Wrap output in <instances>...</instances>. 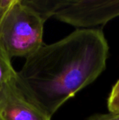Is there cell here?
I'll use <instances>...</instances> for the list:
<instances>
[{"label":"cell","instance_id":"cell-3","mask_svg":"<svg viewBox=\"0 0 119 120\" xmlns=\"http://www.w3.org/2000/svg\"><path fill=\"white\" fill-rule=\"evenodd\" d=\"M119 16V0H65L54 18L78 29H92Z\"/></svg>","mask_w":119,"mask_h":120},{"label":"cell","instance_id":"cell-6","mask_svg":"<svg viewBox=\"0 0 119 120\" xmlns=\"http://www.w3.org/2000/svg\"><path fill=\"white\" fill-rule=\"evenodd\" d=\"M16 77L17 72L13 68L11 58L0 42V90Z\"/></svg>","mask_w":119,"mask_h":120},{"label":"cell","instance_id":"cell-8","mask_svg":"<svg viewBox=\"0 0 119 120\" xmlns=\"http://www.w3.org/2000/svg\"><path fill=\"white\" fill-rule=\"evenodd\" d=\"M18 0H0V26Z\"/></svg>","mask_w":119,"mask_h":120},{"label":"cell","instance_id":"cell-1","mask_svg":"<svg viewBox=\"0 0 119 120\" xmlns=\"http://www.w3.org/2000/svg\"><path fill=\"white\" fill-rule=\"evenodd\" d=\"M108 55V43L101 30L76 29L26 58L16 81L27 97L52 117L103 72Z\"/></svg>","mask_w":119,"mask_h":120},{"label":"cell","instance_id":"cell-2","mask_svg":"<svg viewBox=\"0 0 119 120\" xmlns=\"http://www.w3.org/2000/svg\"><path fill=\"white\" fill-rule=\"evenodd\" d=\"M44 23L34 11L18 0L0 26V42L11 58H26L43 45Z\"/></svg>","mask_w":119,"mask_h":120},{"label":"cell","instance_id":"cell-4","mask_svg":"<svg viewBox=\"0 0 119 120\" xmlns=\"http://www.w3.org/2000/svg\"><path fill=\"white\" fill-rule=\"evenodd\" d=\"M0 120H51V117L27 97L15 78L0 90Z\"/></svg>","mask_w":119,"mask_h":120},{"label":"cell","instance_id":"cell-7","mask_svg":"<svg viewBox=\"0 0 119 120\" xmlns=\"http://www.w3.org/2000/svg\"><path fill=\"white\" fill-rule=\"evenodd\" d=\"M107 107L110 113L119 114V79L112 87L108 98Z\"/></svg>","mask_w":119,"mask_h":120},{"label":"cell","instance_id":"cell-5","mask_svg":"<svg viewBox=\"0 0 119 120\" xmlns=\"http://www.w3.org/2000/svg\"><path fill=\"white\" fill-rule=\"evenodd\" d=\"M22 3L34 11L45 22L54 18L62 6L65 0H21Z\"/></svg>","mask_w":119,"mask_h":120},{"label":"cell","instance_id":"cell-9","mask_svg":"<svg viewBox=\"0 0 119 120\" xmlns=\"http://www.w3.org/2000/svg\"><path fill=\"white\" fill-rule=\"evenodd\" d=\"M87 120H119V114H95Z\"/></svg>","mask_w":119,"mask_h":120}]
</instances>
